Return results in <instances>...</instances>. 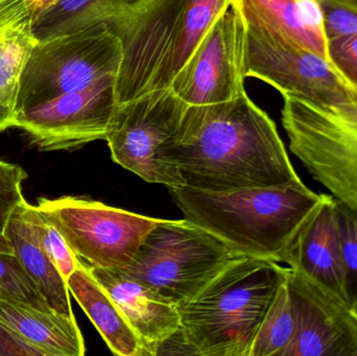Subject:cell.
<instances>
[{
  "instance_id": "obj_4",
  "label": "cell",
  "mask_w": 357,
  "mask_h": 356,
  "mask_svg": "<svg viewBox=\"0 0 357 356\" xmlns=\"http://www.w3.org/2000/svg\"><path fill=\"white\" fill-rule=\"evenodd\" d=\"M283 98L281 121L289 150L335 200L357 209V102Z\"/></svg>"
},
{
  "instance_id": "obj_16",
  "label": "cell",
  "mask_w": 357,
  "mask_h": 356,
  "mask_svg": "<svg viewBox=\"0 0 357 356\" xmlns=\"http://www.w3.org/2000/svg\"><path fill=\"white\" fill-rule=\"evenodd\" d=\"M8 236L15 256L50 309L64 317L75 318L67 280L44 249L33 223L31 205L26 201L13 215Z\"/></svg>"
},
{
  "instance_id": "obj_12",
  "label": "cell",
  "mask_w": 357,
  "mask_h": 356,
  "mask_svg": "<svg viewBox=\"0 0 357 356\" xmlns=\"http://www.w3.org/2000/svg\"><path fill=\"white\" fill-rule=\"evenodd\" d=\"M247 23L231 4L212 25L169 87L187 106L228 102L245 93Z\"/></svg>"
},
{
  "instance_id": "obj_2",
  "label": "cell",
  "mask_w": 357,
  "mask_h": 356,
  "mask_svg": "<svg viewBox=\"0 0 357 356\" xmlns=\"http://www.w3.org/2000/svg\"><path fill=\"white\" fill-rule=\"evenodd\" d=\"M184 219L224 242L239 256L281 258L324 198L305 184L206 192L169 188Z\"/></svg>"
},
{
  "instance_id": "obj_5",
  "label": "cell",
  "mask_w": 357,
  "mask_h": 356,
  "mask_svg": "<svg viewBox=\"0 0 357 356\" xmlns=\"http://www.w3.org/2000/svg\"><path fill=\"white\" fill-rule=\"evenodd\" d=\"M238 257L220 238L187 219H159L121 272L180 307Z\"/></svg>"
},
{
  "instance_id": "obj_24",
  "label": "cell",
  "mask_w": 357,
  "mask_h": 356,
  "mask_svg": "<svg viewBox=\"0 0 357 356\" xmlns=\"http://www.w3.org/2000/svg\"><path fill=\"white\" fill-rule=\"evenodd\" d=\"M0 298L14 299L41 311H52L15 255L0 253Z\"/></svg>"
},
{
  "instance_id": "obj_26",
  "label": "cell",
  "mask_w": 357,
  "mask_h": 356,
  "mask_svg": "<svg viewBox=\"0 0 357 356\" xmlns=\"http://www.w3.org/2000/svg\"><path fill=\"white\" fill-rule=\"evenodd\" d=\"M31 215L44 249L63 277L68 279L79 265V259L69 248L64 236L54 222L44 211L38 208L37 205H31Z\"/></svg>"
},
{
  "instance_id": "obj_18",
  "label": "cell",
  "mask_w": 357,
  "mask_h": 356,
  "mask_svg": "<svg viewBox=\"0 0 357 356\" xmlns=\"http://www.w3.org/2000/svg\"><path fill=\"white\" fill-rule=\"evenodd\" d=\"M67 286L114 355H146L142 341L116 303L86 265L79 263L67 279Z\"/></svg>"
},
{
  "instance_id": "obj_10",
  "label": "cell",
  "mask_w": 357,
  "mask_h": 356,
  "mask_svg": "<svg viewBox=\"0 0 357 356\" xmlns=\"http://www.w3.org/2000/svg\"><path fill=\"white\" fill-rule=\"evenodd\" d=\"M186 107L171 87L119 105L105 139L112 160L149 183L184 187L161 150L177 133Z\"/></svg>"
},
{
  "instance_id": "obj_11",
  "label": "cell",
  "mask_w": 357,
  "mask_h": 356,
  "mask_svg": "<svg viewBox=\"0 0 357 356\" xmlns=\"http://www.w3.org/2000/svg\"><path fill=\"white\" fill-rule=\"evenodd\" d=\"M115 82L116 77L110 75L85 89L19 111L15 127L43 152L77 150L105 140L119 106Z\"/></svg>"
},
{
  "instance_id": "obj_3",
  "label": "cell",
  "mask_w": 357,
  "mask_h": 356,
  "mask_svg": "<svg viewBox=\"0 0 357 356\" xmlns=\"http://www.w3.org/2000/svg\"><path fill=\"white\" fill-rule=\"evenodd\" d=\"M289 268L241 256L178 307L185 355L249 356Z\"/></svg>"
},
{
  "instance_id": "obj_14",
  "label": "cell",
  "mask_w": 357,
  "mask_h": 356,
  "mask_svg": "<svg viewBox=\"0 0 357 356\" xmlns=\"http://www.w3.org/2000/svg\"><path fill=\"white\" fill-rule=\"evenodd\" d=\"M281 263L307 276L348 303L337 200L331 194H324L314 215L304 224L282 255Z\"/></svg>"
},
{
  "instance_id": "obj_7",
  "label": "cell",
  "mask_w": 357,
  "mask_h": 356,
  "mask_svg": "<svg viewBox=\"0 0 357 356\" xmlns=\"http://www.w3.org/2000/svg\"><path fill=\"white\" fill-rule=\"evenodd\" d=\"M187 0L119 2L110 26L123 46L117 104L171 86V61Z\"/></svg>"
},
{
  "instance_id": "obj_13",
  "label": "cell",
  "mask_w": 357,
  "mask_h": 356,
  "mask_svg": "<svg viewBox=\"0 0 357 356\" xmlns=\"http://www.w3.org/2000/svg\"><path fill=\"white\" fill-rule=\"evenodd\" d=\"M287 284L296 332L283 356H357V320L350 305L289 268Z\"/></svg>"
},
{
  "instance_id": "obj_1",
  "label": "cell",
  "mask_w": 357,
  "mask_h": 356,
  "mask_svg": "<svg viewBox=\"0 0 357 356\" xmlns=\"http://www.w3.org/2000/svg\"><path fill=\"white\" fill-rule=\"evenodd\" d=\"M161 158L193 189L232 192L303 183L276 123L247 92L220 104L187 106Z\"/></svg>"
},
{
  "instance_id": "obj_32",
  "label": "cell",
  "mask_w": 357,
  "mask_h": 356,
  "mask_svg": "<svg viewBox=\"0 0 357 356\" xmlns=\"http://www.w3.org/2000/svg\"><path fill=\"white\" fill-rule=\"evenodd\" d=\"M132 1V0H117V4L119 3V2H130Z\"/></svg>"
},
{
  "instance_id": "obj_29",
  "label": "cell",
  "mask_w": 357,
  "mask_h": 356,
  "mask_svg": "<svg viewBox=\"0 0 357 356\" xmlns=\"http://www.w3.org/2000/svg\"><path fill=\"white\" fill-rule=\"evenodd\" d=\"M0 355L45 356L16 332L0 321Z\"/></svg>"
},
{
  "instance_id": "obj_20",
  "label": "cell",
  "mask_w": 357,
  "mask_h": 356,
  "mask_svg": "<svg viewBox=\"0 0 357 356\" xmlns=\"http://www.w3.org/2000/svg\"><path fill=\"white\" fill-rule=\"evenodd\" d=\"M33 21L27 20L0 31V107L17 116L21 79L33 48Z\"/></svg>"
},
{
  "instance_id": "obj_8",
  "label": "cell",
  "mask_w": 357,
  "mask_h": 356,
  "mask_svg": "<svg viewBox=\"0 0 357 356\" xmlns=\"http://www.w3.org/2000/svg\"><path fill=\"white\" fill-rule=\"evenodd\" d=\"M38 208L60 230L79 263L88 268L126 269L158 219L87 199H41Z\"/></svg>"
},
{
  "instance_id": "obj_6",
  "label": "cell",
  "mask_w": 357,
  "mask_h": 356,
  "mask_svg": "<svg viewBox=\"0 0 357 356\" xmlns=\"http://www.w3.org/2000/svg\"><path fill=\"white\" fill-rule=\"evenodd\" d=\"M123 46L108 22L38 42L21 79L17 113L119 75Z\"/></svg>"
},
{
  "instance_id": "obj_17",
  "label": "cell",
  "mask_w": 357,
  "mask_h": 356,
  "mask_svg": "<svg viewBox=\"0 0 357 356\" xmlns=\"http://www.w3.org/2000/svg\"><path fill=\"white\" fill-rule=\"evenodd\" d=\"M0 321L45 356H83V334L75 318L35 309L14 299L0 298Z\"/></svg>"
},
{
  "instance_id": "obj_21",
  "label": "cell",
  "mask_w": 357,
  "mask_h": 356,
  "mask_svg": "<svg viewBox=\"0 0 357 356\" xmlns=\"http://www.w3.org/2000/svg\"><path fill=\"white\" fill-rule=\"evenodd\" d=\"M232 0H187L171 61V84Z\"/></svg>"
},
{
  "instance_id": "obj_22",
  "label": "cell",
  "mask_w": 357,
  "mask_h": 356,
  "mask_svg": "<svg viewBox=\"0 0 357 356\" xmlns=\"http://www.w3.org/2000/svg\"><path fill=\"white\" fill-rule=\"evenodd\" d=\"M295 332V309L287 275L262 320L249 356H283Z\"/></svg>"
},
{
  "instance_id": "obj_19",
  "label": "cell",
  "mask_w": 357,
  "mask_h": 356,
  "mask_svg": "<svg viewBox=\"0 0 357 356\" xmlns=\"http://www.w3.org/2000/svg\"><path fill=\"white\" fill-rule=\"evenodd\" d=\"M116 6L117 0H56L33 19V35L44 41L110 23Z\"/></svg>"
},
{
  "instance_id": "obj_15",
  "label": "cell",
  "mask_w": 357,
  "mask_h": 356,
  "mask_svg": "<svg viewBox=\"0 0 357 356\" xmlns=\"http://www.w3.org/2000/svg\"><path fill=\"white\" fill-rule=\"evenodd\" d=\"M88 269L116 303L142 341L146 355H159L163 345L180 332L178 307L119 270Z\"/></svg>"
},
{
  "instance_id": "obj_25",
  "label": "cell",
  "mask_w": 357,
  "mask_h": 356,
  "mask_svg": "<svg viewBox=\"0 0 357 356\" xmlns=\"http://www.w3.org/2000/svg\"><path fill=\"white\" fill-rule=\"evenodd\" d=\"M337 215L346 297L351 305L357 298V209L337 200Z\"/></svg>"
},
{
  "instance_id": "obj_9",
  "label": "cell",
  "mask_w": 357,
  "mask_h": 356,
  "mask_svg": "<svg viewBox=\"0 0 357 356\" xmlns=\"http://www.w3.org/2000/svg\"><path fill=\"white\" fill-rule=\"evenodd\" d=\"M247 23V77L319 104L357 102V86L328 61L260 23Z\"/></svg>"
},
{
  "instance_id": "obj_30",
  "label": "cell",
  "mask_w": 357,
  "mask_h": 356,
  "mask_svg": "<svg viewBox=\"0 0 357 356\" xmlns=\"http://www.w3.org/2000/svg\"><path fill=\"white\" fill-rule=\"evenodd\" d=\"M15 123H16V117L13 116L8 111L0 107V133L10 127H15Z\"/></svg>"
},
{
  "instance_id": "obj_23",
  "label": "cell",
  "mask_w": 357,
  "mask_h": 356,
  "mask_svg": "<svg viewBox=\"0 0 357 356\" xmlns=\"http://www.w3.org/2000/svg\"><path fill=\"white\" fill-rule=\"evenodd\" d=\"M27 173L17 164L0 160V253L12 254V245L8 236V224L16 209L24 202L22 183Z\"/></svg>"
},
{
  "instance_id": "obj_31",
  "label": "cell",
  "mask_w": 357,
  "mask_h": 356,
  "mask_svg": "<svg viewBox=\"0 0 357 356\" xmlns=\"http://www.w3.org/2000/svg\"><path fill=\"white\" fill-rule=\"evenodd\" d=\"M350 307H351L352 313H354V317L357 320V298L351 303Z\"/></svg>"
},
{
  "instance_id": "obj_27",
  "label": "cell",
  "mask_w": 357,
  "mask_h": 356,
  "mask_svg": "<svg viewBox=\"0 0 357 356\" xmlns=\"http://www.w3.org/2000/svg\"><path fill=\"white\" fill-rule=\"evenodd\" d=\"M56 0H0V29L31 20Z\"/></svg>"
},
{
  "instance_id": "obj_28",
  "label": "cell",
  "mask_w": 357,
  "mask_h": 356,
  "mask_svg": "<svg viewBox=\"0 0 357 356\" xmlns=\"http://www.w3.org/2000/svg\"><path fill=\"white\" fill-rule=\"evenodd\" d=\"M329 50L335 66L357 86V31L329 42Z\"/></svg>"
}]
</instances>
